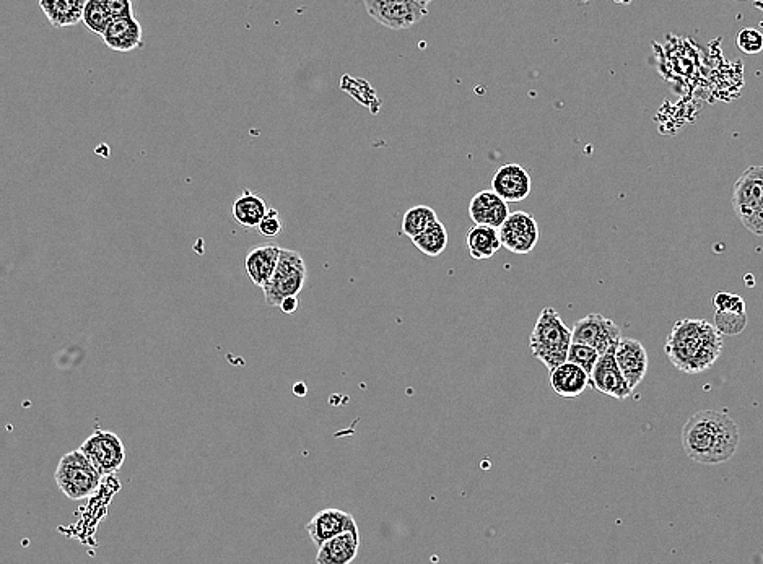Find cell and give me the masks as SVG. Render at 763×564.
Returning a JSON list of instances; mask_svg holds the SVG:
<instances>
[{
	"mask_svg": "<svg viewBox=\"0 0 763 564\" xmlns=\"http://www.w3.org/2000/svg\"><path fill=\"white\" fill-rule=\"evenodd\" d=\"M682 447L689 459L703 465L728 462L741 443L736 421L720 410H700L685 421Z\"/></svg>",
	"mask_w": 763,
	"mask_h": 564,
	"instance_id": "obj_1",
	"label": "cell"
},
{
	"mask_svg": "<svg viewBox=\"0 0 763 564\" xmlns=\"http://www.w3.org/2000/svg\"><path fill=\"white\" fill-rule=\"evenodd\" d=\"M664 352L682 373H703L720 358L723 334L705 319H681L669 332Z\"/></svg>",
	"mask_w": 763,
	"mask_h": 564,
	"instance_id": "obj_2",
	"label": "cell"
},
{
	"mask_svg": "<svg viewBox=\"0 0 763 564\" xmlns=\"http://www.w3.org/2000/svg\"><path fill=\"white\" fill-rule=\"evenodd\" d=\"M572 342L573 330L563 322L562 316L554 308L542 309L529 337V348L534 358L552 371L568 361Z\"/></svg>",
	"mask_w": 763,
	"mask_h": 564,
	"instance_id": "obj_3",
	"label": "cell"
},
{
	"mask_svg": "<svg viewBox=\"0 0 763 564\" xmlns=\"http://www.w3.org/2000/svg\"><path fill=\"white\" fill-rule=\"evenodd\" d=\"M733 209L747 231L763 236V165L750 166L734 183Z\"/></svg>",
	"mask_w": 763,
	"mask_h": 564,
	"instance_id": "obj_4",
	"label": "cell"
},
{
	"mask_svg": "<svg viewBox=\"0 0 763 564\" xmlns=\"http://www.w3.org/2000/svg\"><path fill=\"white\" fill-rule=\"evenodd\" d=\"M57 486L69 499L90 498L100 486L101 473L95 469L82 449H75L66 456H62L57 465Z\"/></svg>",
	"mask_w": 763,
	"mask_h": 564,
	"instance_id": "obj_5",
	"label": "cell"
},
{
	"mask_svg": "<svg viewBox=\"0 0 763 564\" xmlns=\"http://www.w3.org/2000/svg\"><path fill=\"white\" fill-rule=\"evenodd\" d=\"M306 264L300 252L282 249L279 264L271 280L266 283L264 298L269 306H280L288 296H298L305 287Z\"/></svg>",
	"mask_w": 763,
	"mask_h": 564,
	"instance_id": "obj_6",
	"label": "cell"
},
{
	"mask_svg": "<svg viewBox=\"0 0 763 564\" xmlns=\"http://www.w3.org/2000/svg\"><path fill=\"white\" fill-rule=\"evenodd\" d=\"M365 9L375 22L391 30H409L427 17V5L417 0H363Z\"/></svg>",
	"mask_w": 763,
	"mask_h": 564,
	"instance_id": "obj_7",
	"label": "cell"
},
{
	"mask_svg": "<svg viewBox=\"0 0 763 564\" xmlns=\"http://www.w3.org/2000/svg\"><path fill=\"white\" fill-rule=\"evenodd\" d=\"M83 454L90 459L101 477H109L123 467L126 447L118 434L111 431H95L83 441Z\"/></svg>",
	"mask_w": 763,
	"mask_h": 564,
	"instance_id": "obj_8",
	"label": "cell"
},
{
	"mask_svg": "<svg viewBox=\"0 0 763 564\" xmlns=\"http://www.w3.org/2000/svg\"><path fill=\"white\" fill-rule=\"evenodd\" d=\"M572 330L573 342L596 348L601 355L609 348L617 347V343L622 339L620 327L602 314L581 317L580 321L575 322Z\"/></svg>",
	"mask_w": 763,
	"mask_h": 564,
	"instance_id": "obj_9",
	"label": "cell"
},
{
	"mask_svg": "<svg viewBox=\"0 0 763 564\" xmlns=\"http://www.w3.org/2000/svg\"><path fill=\"white\" fill-rule=\"evenodd\" d=\"M498 230L503 248L513 254H529L539 243V226L531 213H510Z\"/></svg>",
	"mask_w": 763,
	"mask_h": 564,
	"instance_id": "obj_10",
	"label": "cell"
},
{
	"mask_svg": "<svg viewBox=\"0 0 763 564\" xmlns=\"http://www.w3.org/2000/svg\"><path fill=\"white\" fill-rule=\"evenodd\" d=\"M591 386L612 399L625 400L632 395L633 389L615 360V347L599 356L591 373Z\"/></svg>",
	"mask_w": 763,
	"mask_h": 564,
	"instance_id": "obj_11",
	"label": "cell"
},
{
	"mask_svg": "<svg viewBox=\"0 0 763 564\" xmlns=\"http://www.w3.org/2000/svg\"><path fill=\"white\" fill-rule=\"evenodd\" d=\"M492 189L508 204H518L531 194V176L523 166L510 163L498 168L497 173L493 174Z\"/></svg>",
	"mask_w": 763,
	"mask_h": 564,
	"instance_id": "obj_12",
	"label": "cell"
},
{
	"mask_svg": "<svg viewBox=\"0 0 763 564\" xmlns=\"http://www.w3.org/2000/svg\"><path fill=\"white\" fill-rule=\"evenodd\" d=\"M306 530H308L314 545L319 548L329 538L336 537V535L344 534L349 530L358 532V525L354 516H350L349 512L341 511V509H324L308 522Z\"/></svg>",
	"mask_w": 763,
	"mask_h": 564,
	"instance_id": "obj_13",
	"label": "cell"
},
{
	"mask_svg": "<svg viewBox=\"0 0 763 564\" xmlns=\"http://www.w3.org/2000/svg\"><path fill=\"white\" fill-rule=\"evenodd\" d=\"M101 38L109 49L118 53H131L144 46V30L134 15L113 18Z\"/></svg>",
	"mask_w": 763,
	"mask_h": 564,
	"instance_id": "obj_14",
	"label": "cell"
},
{
	"mask_svg": "<svg viewBox=\"0 0 763 564\" xmlns=\"http://www.w3.org/2000/svg\"><path fill=\"white\" fill-rule=\"evenodd\" d=\"M615 360L632 389L645 379L648 371V353L640 340L622 337L615 347Z\"/></svg>",
	"mask_w": 763,
	"mask_h": 564,
	"instance_id": "obj_15",
	"label": "cell"
},
{
	"mask_svg": "<svg viewBox=\"0 0 763 564\" xmlns=\"http://www.w3.org/2000/svg\"><path fill=\"white\" fill-rule=\"evenodd\" d=\"M508 202L498 196L497 192L482 191L472 197L469 204V217L476 225L493 226L500 228L510 217Z\"/></svg>",
	"mask_w": 763,
	"mask_h": 564,
	"instance_id": "obj_16",
	"label": "cell"
},
{
	"mask_svg": "<svg viewBox=\"0 0 763 564\" xmlns=\"http://www.w3.org/2000/svg\"><path fill=\"white\" fill-rule=\"evenodd\" d=\"M549 382L552 391L563 399H576L591 386V376L588 371L565 361L562 365L549 371Z\"/></svg>",
	"mask_w": 763,
	"mask_h": 564,
	"instance_id": "obj_17",
	"label": "cell"
},
{
	"mask_svg": "<svg viewBox=\"0 0 763 564\" xmlns=\"http://www.w3.org/2000/svg\"><path fill=\"white\" fill-rule=\"evenodd\" d=\"M280 252H282V248L279 244L269 243L256 246L246 254V274L256 287L264 288L266 283L271 280L275 269H277V264H279Z\"/></svg>",
	"mask_w": 763,
	"mask_h": 564,
	"instance_id": "obj_18",
	"label": "cell"
},
{
	"mask_svg": "<svg viewBox=\"0 0 763 564\" xmlns=\"http://www.w3.org/2000/svg\"><path fill=\"white\" fill-rule=\"evenodd\" d=\"M360 550V532H344L329 538L319 547L316 563L349 564L357 558Z\"/></svg>",
	"mask_w": 763,
	"mask_h": 564,
	"instance_id": "obj_19",
	"label": "cell"
},
{
	"mask_svg": "<svg viewBox=\"0 0 763 564\" xmlns=\"http://www.w3.org/2000/svg\"><path fill=\"white\" fill-rule=\"evenodd\" d=\"M87 2L88 0H40V7L53 27L66 28L82 22Z\"/></svg>",
	"mask_w": 763,
	"mask_h": 564,
	"instance_id": "obj_20",
	"label": "cell"
},
{
	"mask_svg": "<svg viewBox=\"0 0 763 564\" xmlns=\"http://www.w3.org/2000/svg\"><path fill=\"white\" fill-rule=\"evenodd\" d=\"M466 244L472 259L476 261L490 259L497 254L498 249L502 248L500 230L487 225L472 226L467 231Z\"/></svg>",
	"mask_w": 763,
	"mask_h": 564,
	"instance_id": "obj_21",
	"label": "cell"
},
{
	"mask_svg": "<svg viewBox=\"0 0 763 564\" xmlns=\"http://www.w3.org/2000/svg\"><path fill=\"white\" fill-rule=\"evenodd\" d=\"M267 212L269 209H267L264 199L256 196L253 192L245 191L233 202V218L238 225L243 226L246 230L258 228Z\"/></svg>",
	"mask_w": 763,
	"mask_h": 564,
	"instance_id": "obj_22",
	"label": "cell"
},
{
	"mask_svg": "<svg viewBox=\"0 0 763 564\" xmlns=\"http://www.w3.org/2000/svg\"><path fill=\"white\" fill-rule=\"evenodd\" d=\"M412 243L425 256H440L441 252L445 251L446 246H448V231H446V226L436 220L435 223L428 226L427 230L420 233L419 236L412 238Z\"/></svg>",
	"mask_w": 763,
	"mask_h": 564,
	"instance_id": "obj_23",
	"label": "cell"
},
{
	"mask_svg": "<svg viewBox=\"0 0 763 564\" xmlns=\"http://www.w3.org/2000/svg\"><path fill=\"white\" fill-rule=\"evenodd\" d=\"M436 218L435 210L430 209L427 205H417L412 209L407 210L402 218V231L406 233L409 238H415L420 233L427 230L428 226L435 223Z\"/></svg>",
	"mask_w": 763,
	"mask_h": 564,
	"instance_id": "obj_24",
	"label": "cell"
},
{
	"mask_svg": "<svg viewBox=\"0 0 763 564\" xmlns=\"http://www.w3.org/2000/svg\"><path fill=\"white\" fill-rule=\"evenodd\" d=\"M111 20L113 17L106 9V5L103 4V0H88L85 10H83L82 20L87 25L88 30L95 35H103Z\"/></svg>",
	"mask_w": 763,
	"mask_h": 564,
	"instance_id": "obj_25",
	"label": "cell"
},
{
	"mask_svg": "<svg viewBox=\"0 0 763 564\" xmlns=\"http://www.w3.org/2000/svg\"><path fill=\"white\" fill-rule=\"evenodd\" d=\"M747 326V313H737V311H716L715 327L721 334L734 337L741 334Z\"/></svg>",
	"mask_w": 763,
	"mask_h": 564,
	"instance_id": "obj_26",
	"label": "cell"
},
{
	"mask_svg": "<svg viewBox=\"0 0 763 564\" xmlns=\"http://www.w3.org/2000/svg\"><path fill=\"white\" fill-rule=\"evenodd\" d=\"M601 353L596 348L589 347V345H583V343L572 342L570 350H568V361H572L575 365L581 366V368L588 371L589 376L593 373L594 366L598 363Z\"/></svg>",
	"mask_w": 763,
	"mask_h": 564,
	"instance_id": "obj_27",
	"label": "cell"
},
{
	"mask_svg": "<svg viewBox=\"0 0 763 564\" xmlns=\"http://www.w3.org/2000/svg\"><path fill=\"white\" fill-rule=\"evenodd\" d=\"M736 46L742 53L754 56L763 51V33L757 28H742L736 36Z\"/></svg>",
	"mask_w": 763,
	"mask_h": 564,
	"instance_id": "obj_28",
	"label": "cell"
},
{
	"mask_svg": "<svg viewBox=\"0 0 763 564\" xmlns=\"http://www.w3.org/2000/svg\"><path fill=\"white\" fill-rule=\"evenodd\" d=\"M716 311H737V313H746V301L741 296L728 293V291H718L713 298Z\"/></svg>",
	"mask_w": 763,
	"mask_h": 564,
	"instance_id": "obj_29",
	"label": "cell"
},
{
	"mask_svg": "<svg viewBox=\"0 0 763 564\" xmlns=\"http://www.w3.org/2000/svg\"><path fill=\"white\" fill-rule=\"evenodd\" d=\"M282 230V220H280L279 212L277 210H269L266 213V217L262 218V222L259 223L258 231L262 236L266 238H275Z\"/></svg>",
	"mask_w": 763,
	"mask_h": 564,
	"instance_id": "obj_30",
	"label": "cell"
},
{
	"mask_svg": "<svg viewBox=\"0 0 763 564\" xmlns=\"http://www.w3.org/2000/svg\"><path fill=\"white\" fill-rule=\"evenodd\" d=\"M103 4L106 5V9L109 10V14L113 18L134 15L132 0H103Z\"/></svg>",
	"mask_w": 763,
	"mask_h": 564,
	"instance_id": "obj_31",
	"label": "cell"
},
{
	"mask_svg": "<svg viewBox=\"0 0 763 564\" xmlns=\"http://www.w3.org/2000/svg\"><path fill=\"white\" fill-rule=\"evenodd\" d=\"M298 306H300L298 296H288V298H285V300L282 301V304H280L279 308L282 309L285 314H293L295 311H297Z\"/></svg>",
	"mask_w": 763,
	"mask_h": 564,
	"instance_id": "obj_32",
	"label": "cell"
},
{
	"mask_svg": "<svg viewBox=\"0 0 763 564\" xmlns=\"http://www.w3.org/2000/svg\"><path fill=\"white\" fill-rule=\"evenodd\" d=\"M293 392H295V395H298V397H305V395L308 394V387H306L305 382H298V384H295V387H293Z\"/></svg>",
	"mask_w": 763,
	"mask_h": 564,
	"instance_id": "obj_33",
	"label": "cell"
},
{
	"mask_svg": "<svg viewBox=\"0 0 763 564\" xmlns=\"http://www.w3.org/2000/svg\"><path fill=\"white\" fill-rule=\"evenodd\" d=\"M417 2H420V4H423V5H428L430 4V2H432V0H417Z\"/></svg>",
	"mask_w": 763,
	"mask_h": 564,
	"instance_id": "obj_34",
	"label": "cell"
}]
</instances>
